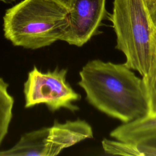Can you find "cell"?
I'll use <instances>...</instances> for the list:
<instances>
[{
	"mask_svg": "<svg viewBox=\"0 0 156 156\" xmlns=\"http://www.w3.org/2000/svg\"><path fill=\"white\" fill-rule=\"evenodd\" d=\"M55 1H58V2L64 5L68 9L69 8V4H70V1H71V0H55Z\"/></svg>",
	"mask_w": 156,
	"mask_h": 156,
	"instance_id": "14",
	"label": "cell"
},
{
	"mask_svg": "<svg viewBox=\"0 0 156 156\" xmlns=\"http://www.w3.org/2000/svg\"><path fill=\"white\" fill-rule=\"evenodd\" d=\"M146 90L149 113L147 116L156 115V29L154 27L152 35L151 58L148 73L142 77Z\"/></svg>",
	"mask_w": 156,
	"mask_h": 156,
	"instance_id": "8",
	"label": "cell"
},
{
	"mask_svg": "<svg viewBox=\"0 0 156 156\" xmlns=\"http://www.w3.org/2000/svg\"><path fill=\"white\" fill-rule=\"evenodd\" d=\"M102 148L105 152L111 155L140 156L135 143L104 138L102 141Z\"/></svg>",
	"mask_w": 156,
	"mask_h": 156,
	"instance_id": "10",
	"label": "cell"
},
{
	"mask_svg": "<svg viewBox=\"0 0 156 156\" xmlns=\"http://www.w3.org/2000/svg\"><path fill=\"white\" fill-rule=\"evenodd\" d=\"M135 144L140 156H156V132Z\"/></svg>",
	"mask_w": 156,
	"mask_h": 156,
	"instance_id": "11",
	"label": "cell"
},
{
	"mask_svg": "<svg viewBox=\"0 0 156 156\" xmlns=\"http://www.w3.org/2000/svg\"><path fill=\"white\" fill-rule=\"evenodd\" d=\"M86 99L105 115L126 124L147 116L149 108L142 78L124 63L88 62L79 72Z\"/></svg>",
	"mask_w": 156,
	"mask_h": 156,
	"instance_id": "1",
	"label": "cell"
},
{
	"mask_svg": "<svg viewBox=\"0 0 156 156\" xmlns=\"http://www.w3.org/2000/svg\"><path fill=\"white\" fill-rule=\"evenodd\" d=\"M16 0H0V2H4L5 4H10L12 2H13L16 1Z\"/></svg>",
	"mask_w": 156,
	"mask_h": 156,
	"instance_id": "15",
	"label": "cell"
},
{
	"mask_svg": "<svg viewBox=\"0 0 156 156\" xmlns=\"http://www.w3.org/2000/svg\"><path fill=\"white\" fill-rule=\"evenodd\" d=\"M156 132V115L146 116L114 129L110 136L115 140L135 143Z\"/></svg>",
	"mask_w": 156,
	"mask_h": 156,
	"instance_id": "7",
	"label": "cell"
},
{
	"mask_svg": "<svg viewBox=\"0 0 156 156\" xmlns=\"http://www.w3.org/2000/svg\"><path fill=\"white\" fill-rule=\"evenodd\" d=\"M67 72V69L57 68L42 72L34 66L24 84L25 107L43 104L52 112L62 108L73 112L79 110L74 102L80 100L81 96L66 81Z\"/></svg>",
	"mask_w": 156,
	"mask_h": 156,
	"instance_id": "5",
	"label": "cell"
},
{
	"mask_svg": "<svg viewBox=\"0 0 156 156\" xmlns=\"http://www.w3.org/2000/svg\"><path fill=\"white\" fill-rule=\"evenodd\" d=\"M148 12L152 24L154 27L156 29V5Z\"/></svg>",
	"mask_w": 156,
	"mask_h": 156,
	"instance_id": "12",
	"label": "cell"
},
{
	"mask_svg": "<svg viewBox=\"0 0 156 156\" xmlns=\"http://www.w3.org/2000/svg\"><path fill=\"white\" fill-rule=\"evenodd\" d=\"M93 137L92 127L84 120L55 121L51 127L23 134L13 146L1 151L0 156H54L65 148Z\"/></svg>",
	"mask_w": 156,
	"mask_h": 156,
	"instance_id": "4",
	"label": "cell"
},
{
	"mask_svg": "<svg viewBox=\"0 0 156 156\" xmlns=\"http://www.w3.org/2000/svg\"><path fill=\"white\" fill-rule=\"evenodd\" d=\"M109 19L116 37V49L126 57L124 63L141 77L149 69L154 26L144 0H113Z\"/></svg>",
	"mask_w": 156,
	"mask_h": 156,
	"instance_id": "3",
	"label": "cell"
},
{
	"mask_svg": "<svg viewBox=\"0 0 156 156\" xmlns=\"http://www.w3.org/2000/svg\"><path fill=\"white\" fill-rule=\"evenodd\" d=\"M8 87L0 77V144L7 134L13 115L14 99L8 92Z\"/></svg>",
	"mask_w": 156,
	"mask_h": 156,
	"instance_id": "9",
	"label": "cell"
},
{
	"mask_svg": "<svg viewBox=\"0 0 156 156\" xmlns=\"http://www.w3.org/2000/svg\"><path fill=\"white\" fill-rule=\"evenodd\" d=\"M148 11L151 10L156 5V0H144Z\"/></svg>",
	"mask_w": 156,
	"mask_h": 156,
	"instance_id": "13",
	"label": "cell"
},
{
	"mask_svg": "<svg viewBox=\"0 0 156 156\" xmlns=\"http://www.w3.org/2000/svg\"><path fill=\"white\" fill-rule=\"evenodd\" d=\"M106 0H71L69 26L62 39L78 47L96 34L106 15Z\"/></svg>",
	"mask_w": 156,
	"mask_h": 156,
	"instance_id": "6",
	"label": "cell"
},
{
	"mask_svg": "<svg viewBox=\"0 0 156 156\" xmlns=\"http://www.w3.org/2000/svg\"><path fill=\"white\" fill-rule=\"evenodd\" d=\"M4 37L14 46L36 49L62 40L69 26V10L55 0H23L3 18Z\"/></svg>",
	"mask_w": 156,
	"mask_h": 156,
	"instance_id": "2",
	"label": "cell"
}]
</instances>
